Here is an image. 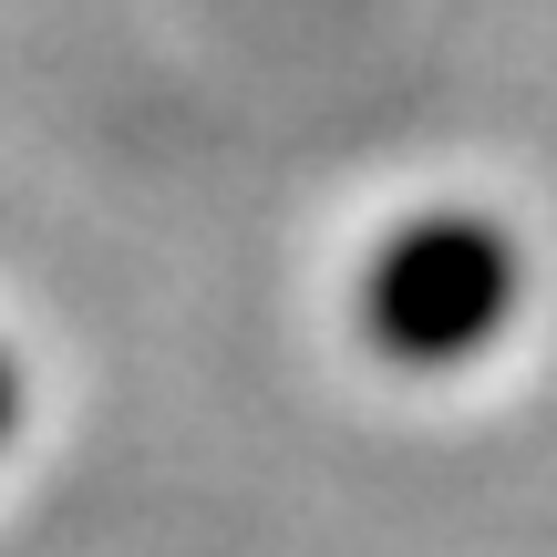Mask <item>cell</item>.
<instances>
[{
  "instance_id": "obj_1",
  "label": "cell",
  "mask_w": 557,
  "mask_h": 557,
  "mask_svg": "<svg viewBox=\"0 0 557 557\" xmlns=\"http://www.w3.org/2000/svg\"><path fill=\"white\" fill-rule=\"evenodd\" d=\"M506 299H517V248L496 227L485 218H423L372 259L361 320L403 361H465L506 320Z\"/></svg>"
},
{
  "instance_id": "obj_2",
  "label": "cell",
  "mask_w": 557,
  "mask_h": 557,
  "mask_svg": "<svg viewBox=\"0 0 557 557\" xmlns=\"http://www.w3.org/2000/svg\"><path fill=\"white\" fill-rule=\"evenodd\" d=\"M0 434H11V372H0Z\"/></svg>"
}]
</instances>
